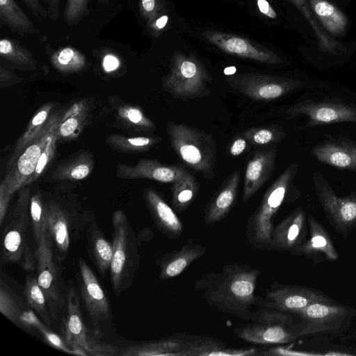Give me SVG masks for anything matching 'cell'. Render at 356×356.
<instances>
[{"label": "cell", "instance_id": "6da1fadb", "mask_svg": "<svg viewBox=\"0 0 356 356\" xmlns=\"http://www.w3.org/2000/svg\"><path fill=\"white\" fill-rule=\"evenodd\" d=\"M261 274L258 268L232 262L219 271L205 273L195 282V289L210 305L248 322L251 308L263 304V298L255 294Z\"/></svg>", "mask_w": 356, "mask_h": 356}, {"label": "cell", "instance_id": "7a4b0ae2", "mask_svg": "<svg viewBox=\"0 0 356 356\" xmlns=\"http://www.w3.org/2000/svg\"><path fill=\"white\" fill-rule=\"evenodd\" d=\"M111 221L113 255L110 277L113 290L119 296L132 284L139 267L140 255L134 229L124 211H114Z\"/></svg>", "mask_w": 356, "mask_h": 356}, {"label": "cell", "instance_id": "3957f363", "mask_svg": "<svg viewBox=\"0 0 356 356\" xmlns=\"http://www.w3.org/2000/svg\"><path fill=\"white\" fill-rule=\"evenodd\" d=\"M15 207L5 218V227L2 233L1 261L4 264H17L26 271L36 266V259L26 243L30 219L31 191L24 187Z\"/></svg>", "mask_w": 356, "mask_h": 356}, {"label": "cell", "instance_id": "277c9868", "mask_svg": "<svg viewBox=\"0 0 356 356\" xmlns=\"http://www.w3.org/2000/svg\"><path fill=\"white\" fill-rule=\"evenodd\" d=\"M297 171L298 164H291L267 189L260 204L248 220L246 238L255 248L270 250L273 219L286 198Z\"/></svg>", "mask_w": 356, "mask_h": 356}, {"label": "cell", "instance_id": "5b68a950", "mask_svg": "<svg viewBox=\"0 0 356 356\" xmlns=\"http://www.w3.org/2000/svg\"><path fill=\"white\" fill-rule=\"evenodd\" d=\"M167 134L179 157L207 179L214 177L217 147L215 140L204 131L184 124L169 122Z\"/></svg>", "mask_w": 356, "mask_h": 356}, {"label": "cell", "instance_id": "8992f818", "mask_svg": "<svg viewBox=\"0 0 356 356\" xmlns=\"http://www.w3.org/2000/svg\"><path fill=\"white\" fill-rule=\"evenodd\" d=\"M291 314L260 306L248 323L235 327L234 334L241 340L255 345L287 343L298 339Z\"/></svg>", "mask_w": 356, "mask_h": 356}, {"label": "cell", "instance_id": "52a82bcc", "mask_svg": "<svg viewBox=\"0 0 356 356\" xmlns=\"http://www.w3.org/2000/svg\"><path fill=\"white\" fill-rule=\"evenodd\" d=\"M356 311L334 302H316L309 305L299 314L295 323L298 337L325 332H339L346 328Z\"/></svg>", "mask_w": 356, "mask_h": 356}, {"label": "cell", "instance_id": "ba28073f", "mask_svg": "<svg viewBox=\"0 0 356 356\" xmlns=\"http://www.w3.org/2000/svg\"><path fill=\"white\" fill-rule=\"evenodd\" d=\"M62 113L54 112L39 134L17 156L14 163L7 168L1 184L10 195L25 186L33 174L40 156L49 136L57 129Z\"/></svg>", "mask_w": 356, "mask_h": 356}, {"label": "cell", "instance_id": "9c48e42d", "mask_svg": "<svg viewBox=\"0 0 356 356\" xmlns=\"http://www.w3.org/2000/svg\"><path fill=\"white\" fill-rule=\"evenodd\" d=\"M312 181L327 220L338 234L347 238L356 228V193L353 192L343 197L337 196L319 172L314 173Z\"/></svg>", "mask_w": 356, "mask_h": 356}, {"label": "cell", "instance_id": "30bf717a", "mask_svg": "<svg viewBox=\"0 0 356 356\" xmlns=\"http://www.w3.org/2000/svg\"><path fill=\"white\" fill-rule=\"evenodd\" d=\"M45 208L46 239L56 258L63 260L67 257L71 243L78 239L89 220L75 217L56 200H45Z\"/></svg>", "mask_w": 356, "mask_h": 356}, {"label": "cell", "instance_id": "8fae6325", "mask_svg": "<svg viewBox=\"0 0 356 356\" xmlns=\"http://www.w3.org/2000/svg\"><path fill=\"white\" fill-rule=\"evenodd\" d=\"M209 76L197 61L186 57L174 60L170 73L163 78V89L175 98L193 99L209 93Z\"/></svg>", "mask_w": 356, "mask_h": 356}, {"label": "cell", "instance_id": "7c38bea8", "mask_svg": "<svg viewBox=\"0 0 356 356\" xmlns=\"http://www.w3.org/2000/svg\"><path fill=\"white\" fill-rule=\"evenodd\" d=\"M66 316L64 320V337L68 346L79 355H111L113 349L90 340L80 309L78 295L70 285L66 298Z\"/></svg>", "mask_w": 356, "mask_h": 356}, {"label": "cell", "instance_id": "4fadbf2b", "mask_svg": "<svg viewBox=\"0 0 356 356\" xmlns=\"http://www.w3.org/2000/svg\"><path fill=\"white\" fill-rule=\"evenodd\" d=\"M232 88L257 101H271L283 97L302 86L298 80L286 77L247 74L228 79Z\"/></svg>", "mask_w": 356, "mask_h": 356}, {"label": "cell", "instance_id": "5bb4252c", "mask_svg": "<svg viewBox=\"0 0 356 356\" xmlns=\"http://www.w3.org/2000/svg\"><path fill=\"white\" fill-rule=\"evenodd\" d=\"M289 118L300 115L309 117L307 126L356 122V105L341 99L315 102L305 99L284 111Z\"/></svg>", "mask_w": 356, "mask_h": 356}, {"label": "cell", "instance_id": "9a60e30c", "mask_svg": "<svg viewBox=\"0 0 356 356\" xmlns=\"http://www.w3.org/2000/svg\"><path fill=\"white\" fill-rule=\"evenodd\" d=\"M263 299L261 306L295 315L312 303L334 302L324 293L313 289L278 282L269 286Z\"/></svg>", "mask_w": 356, "mask_h": 356}, {"label": "cell", "instance_id": "2e32d148", "mask_svg": "<svg viewBox=\"0 0 356 356\" xmlns=\"http://www.w3.org/2000/svg\"><path fill=\"white\" fill-rule=\"evenodd\" d=\"M34 254L38 284L44 293L51 315H55L66 301L59 286L58 273L53 259L54 255L46 238L38 245Z\"/></svg>", "mask_w": 356, "mask_h": 356}, {"label": "cell", "instance_id": "e0dca14e", "mask_svg": "<svg viewBox=\"0 0 356 356\" xmlns=\"http://www.w3.org/2000/svg\"><path fill=\"white\" fill-rule=\"evenodd\" d=\"M78 265L81 298L92 324L97 326L109 317V302L98 280L86 261L79 258Z\"/></svg>", "mask_w": 356, "mask_h": 356}, {"label": "cell", "instance_id": "ac0fdd59", "mask_svg": "<svg viewBox=\"0 0 356 356\" xmlns=\"http://www.w3.org/2000/svg\"><path fill=\"white\" fill-rule=\"evenodd\" d=\"M307 224L309 238L289 252L293 255L306 257L315 263L337 260L339 254L324 226L312 216L308 217Z\"/></svg>", "mask_w": 356, "mask_h": 356}, {"label": "cell", "instance_id": "d6986e66", "mask_svg": "<svg viewBox=\"0 0 356 356\" xmlns=\"http://www.w3.org/2000/svg\"><path fill=\"white\" fill-rule=\"evenodd\" d=\"M189 172L184 168L161 163L156 160L143 159L134 165L120 164L116 176L121 179H149L163 183H174Z\"/></svg>", "mask_w": 356, "mask_h": 356}, {"label": "cell", "instance_id": "ffe728a7", "mask_svg": "<svg viewBox=\"0 0 356 356\" xmlns=\"http://www.w3.org/2000/svg\"><path fill=\"white\" fill-rule=\"evenodd\" d=\"M203 35L207 40L228 54L268 64L282 63L280 58L274 53L245 38L216 31H207Z\"/></svg>", "mask_w": 356, "mask_h": 356}, {"label": "cell", "instance_id": "44dd1931", "mask_svg": "<svg viewBox=\"0 0 356 356\" xmlns=\"http://www.w3.org/2000/svg\"><path fill=\"white\" fill-rule=\"evenodd\" d=\"M312 152L323 163L356 172V141L343 136L330 138L315 145Z\"/></svg>", "mask_w": 356, "mask_h": 356}, {"label": "cell", "instance_id": "7402d4cb", "mask_svg": "<svg viewBox=\"0 0 356 356\" xmlns=\"http://www.w3.org/2000/svg\"><path fill=\"white\" fill-rule=\"evenodd\" d=\"M306 235L305 212L298 208L273 227L269 250L289 252L302 242Z\"/></svg>", "mask_w": 356, "mask_h": 356}, {"label": "cell", "instance_id": "603a6c76", "mask_svg": "<svg viewBox=\"0 0 356 356\" xmlns=\"http://www.w3.org/2000/svg\"><path fill=\"white\" fill-rule=\"evenodd\" d=\"M277 152L275 149L257 150L247 163L242 202H248L268 181L274 171Z\"/></svg>", "mask_w": 356, "mask_h": 356}, {"label": "cell", "instance_id": "cb8c5ba5", "mask_svg": "<svg viewBox=\"0 0 356 356\" xmlns=\"http://www.w3.org/2000/svg\"><path fill=\"white\" fill-rule=\"evenodd\" d=\"M143 198L157 229L169 239L179 238L184 226L175 209L151 188L143 190Z\"/></svg>", "mask_w": 356, "mask_h": 356}, {"label": "cell", "instance_id": "d4e9b609", "mask_svg": "<svg viewBox=\"0 0 356 356\" xmlns=\"http://www.w3.org/2000/svg\"><path fill=\"white\" fill-rule=\"evenodd\" d=\"M207 252V246L189 241L180 249L164 254L156 261L160 268L159 280H165L178 276Z\"/></svg>", "mask_w": 356, "mask_h": 356}, {"label": "cell", "instance_id": "484cf974", "mask_svg": "<svg viewBox=\"0 0 356 356\" xmlns=\"http://www.w3.org/2000/svg\"><path fill=\"white\" fill-rule=\"evenodd\" d=\"M239 179V171L234 172L211 198L205 209L206 225L216 223L227 215L237 198Z\"/></svg>", "mask_w": 356, "mask_h": 356}, {"label": "cell", "instance_id": "4316f807", "mask_svg": "<svg viewBox=\"0 0 356 356\" xmlns=\"http://www.w3.org/2000/svg\"><path fill=\"white\" fill-rule=\"evenodd\" d=\"M188 334L175 333L168 338L125 347L121 355L139 356H184Z\"/></svg>", "mask_w": 356, "mask_h": 356}, {"label": "cell", "instance_id": "83f0119b", "mask_svg": "<svg viewBox=\"0 0 356 356\" xmlns=\"http://www.w3.org/2000/svg\"><path fill=\"white\" fill-rule=\"evenodd\" d=\"M89 107L85 99H79L63 111L56 130L57 142H67L77 138L89 119Z\"/></svg>", "mask_w": 356, "mask_h": 356}, {"label": "cell", "instance_id": "f1b7e54d", "mask_svg": "<svg viewBox=\"0 0 356 356\" xmlns=\"http://www.w3.org/2000/svg\"><path fill=\"white\" fill-rule=\"evenodd\" d=\"M109 102L115 112L117 124L122 128L135 132H147L156 128L154 122L138 106L125 102L118 97H111Z\"/></svg>", "mask_w": 356, "mask_h": 356}, {"label": "cell", "instance_id": "f546056e", "mask_svg": "<svg viewBox=\"0 0 356 356\" xmlns=\"http://www.w3.org/2000/svg\"><path fill=\"white\" fill-rule=\"evenodd\" d=\"M89 257L102 277L110 273L113 255V243L104 236L95 221H91L87 231Z\"/></svg>", "mask_w": 356, "mask_h": 356}, {"label": "cell", "instance_id": "4dcf8cb0", "mask_svg": "<svg viewBox=\"0 0 356 356\" xmlns=\"http://www.w3.org/2000/svg\"><path fill=\"white\" fill-rule=\"evenodd\" d=\"M94 158L88 151L77 154L58 165L51 174V181H78L87 177L94 168Z\"/></svg>", "mask_w": 356, "mask_h": 356}, {"label": "cell", "instance_id": "1f68e13d", "mask_svg": "<svg viewBox=\"0 0 356 356\" xmlns=\"http://www.w3.org/2000/svg\"><path fill=\"white\" fill-rule=\"evenodd\" d=\"M313 13L323 29L334 36L346 33L348 21L346 15L326 0H308Z\"/></svg>", "mask_w": 356, "mask_h": 356}, {"label": "cell", "instance_id": "d6a6232c", "mask_svg": "<svg viewBox=\"0 0 356 356\" xmlns=\"http://www.w3.org/2000/svg\"><path fill=\"white\" fill-rule=\"evenodd\" d=\"M0 24L21 35L35 31L33 22L15 0H0Z\"/></svg>", "mask_w": 356, "mask_h": 356}, {"label": "cell", "instance_id": "836d02e7", "mask_svg": "<svg viewBox=\"0 0 356 356\" xmlns=\"http://www.w3.org/2000/svg\"><path fill=\"white\" fill-rule=\"evenodd\" d=\"M54 104L48 102L40 106L29 121L26 129L17 140L13 154L9 159L8 167L10 166L26 146L32 141L44 128L52 115Z\"/></svg>", "mask_w": 356, "mask_h": 356}, {"label": "cell", "instance_id": "e575fe53", "mask_svg": "<svg viewBox=\"0 0 356 356\" xmlns=\"http://www.w3.org/2000/svg\"><path fill=\"white\" fill-rule=\"evenodd\" d=\"M199 184L190 173L172 184L171 203L175 211L179 213L185 211L196 197Z\"/></svg>", "mask_w": 356, "mask_h": 356}, {"label": "cell", "instance_id": "d590c367", "mask_svg": "<svg viewBox=\"0 0 356 356\" xmlns=\"http://www.w3.org/2000/svg\"><path fill=\"white\" fill-rule=\"evenodd\" d=\"M161 140L155 137H129L121 134H111L106 137V142L112 149L128 154L146 152Z\"/></svg>", "mask_w": 356, "mask_h": 356}, {"label": "cell", "instance_id": "8d00e7d4", "mask_svg": "<svg viewBox=\"0 0 356 356\" xmlns=\"http://www.w3.org/2000/svg\"><path fill=\"white\" fill-rule=\"evenodd\" d=\"M0 55L22 70L33 71L36 68L37 63L31 53L13 40H1Z\"/></svg>", "mask_w": 356, "mask_h": 356}, {"label": "cell", "instance_id": "74e56055", "mask_svg": "<svg viewBox=\"0 0 356 356\" xmlns=\"http://www.w3.org/2000/svg\"><path fill=\"white\" fill-rule=\"evenodd\" d=\"M289 1L301 12L308 21L318 39V46L322 51L338 55L344 50L343 46L321 29L314 18L313 12L310 10L306 0Z\"/></svg>", "mask_w": 356, "mask_h": 356}, {"label": "cell", "instance_id": "f35d334b", "mask_svg": "<svg viewBox=\"0 0 356 356\" xmlns=\"http://www.w3.org/2000/svg\"><path fill=\"white\" fill-rule=\"evenodd\" d=\"M24 294L28 305L40 316L47 325H50V308L44 293L38 284L37 277H26Z\"/></svg>", "mask_w": 356, "mask_h": 356}, {"label": "cell", "instance_id": "ab89813d", "mask_svg": "<svg viewBox=\"0 0 356 356\" xmlns=\"http://www.w3.org/2000/svg\"><path fill=\"white\" fill-rule=\"evenodd\" d=\"M53 66L63 73H75L86 65L84 55L79 50L67 47L54 52L51 56Z\"/></svg>", "mask_w": 356, "mask_h": 356}, {"label": "cell", "instance_id": "60d3db41", "mask_svg": "<svg viewBox=\"0 0 356 356\" xmlns=\"http://www.w3.org/2000/svg\"><path fill=\"white\" fill-rule=\"evenodd\" d=\"M30 219L33 236L38 245L46 238L45 200L40 191H36L31 195Z\"/></svg>", "mask_w": 356, "mask_h": 356}, {"label": "cell", "instance_id": "b9f144b4", "mask_svg": "<svg viewBox=\"0 0 356 356\" xmlns=\"http://www.w3.org/2000/svg\"><path fill=\"white\" fill-rule=\"evenodd\" d=\"M243 136L251 144L262 146L281 141L285 133L280 127L270 126L248 129L243 132Z\"/></svg>", "mask_w": 356, "mask_h": 356}, {"label": "cell", "instance_id": "7bdbcfd3", "mask_svg": "<svg viewBox=\"0 0 356 356\" xmlns=\"http://www.w3.org/2000/svg\"><path fill=\"white\" fill-rule=\"evenodd\" d=\"M20 300L1 281L0 286V312L10 321L16 323L24 310Z\"/></svg>", "mask_w": 356, "mask_h": 356}, {"label": "cell", "instance_id": "ee69618b", "mask_svg": "<svg viewBox=\"0 0 356 356\" xmlns=\"http://www.w3.org/2000/svg\"><path fill=\"white\" fill-rule=\"evenodd\" d=\"M99 3L108 4L109 0H97ZM90 0H67L63 17L69 25L79 24L89 14L88 4Z\"/></svg>", "mask_w": 356, "mask_h": 356}, {"label": "cell", "instance_id": "f6af8a7d", "mask_svg": "<svg viewBox=\"0 0 356 356\" xmlns=\"http://www.w3.org/2000/svg\"><path fill=\"white\" fill-rule=\"evenodd\" d=\"M56 130L49 136L40 156L37 166L33 174L25 184V186L37 180L44 172L49 163L55 156L56 143L57 142ZM24 186V187H25Z\"/></svg>", "mask_w": 356, "mask_h": 356}, {"label": "cell", "instance_id": "bcb514c9", "mask_svg": "<svg viewBox=\"0 0 356 356\" xmlns=\"http://www.w3.org/2000/svg\"><path fill=\"white\" fill-rule=\"evenodd\" d=\"M38 331L40 332L44 341L50 346L63 352L75 354L74 350L68 346L65 340L50 330L45 325H42Z\"/></svg>", "mask_w": 356, "mask_h": 356}, {"label": "cell", "instance_id": "7dc6e473", "mask_svg": "<svg viewBox=\"0 0 356 356\" xmlns=\"http://www.w3.org/2000/svg\"><path fill=\"white\" fill-rule=\"evenodd\" d=\"M16 324L25 328L36 330L43 325L32 309H24L19 315Z\"/></svg>", "mask_w": 356, "mask_h": 356}, {"label": "cell", "instance_id": "c3c4849f", "mask_svg": "<svg viewBox=\"0 0 356 356\" xmlns=\"http://www.w3.org/2000/svg\"><path fill=\"white\" fill-rule=\"evenodd\" d=\"M24 79L17 76L13 71L0 66V87H8L16 83H21Z\"/></svg>", "mask_w": 356, "mask_h": 356}, {"label": "cell", "instance_id": "681fc988", "mask_svg": "<svg viewBox=\"0 0 356 356\" xmlns=\"http://www.w3.org/2000/svg\"><path fill=\"white\" fill-rule=\"evenodd\" d=\"M22 1L35 17L42 19L49 17L48 12L41 3L40 0Z\"/></svg>", "mask_w": 356, "mask_h": 356}, {"label": "cell", "instance_id": "f907efd6", "mask_svg": "<svg viewBox=\"0 0 356 356\" xmlns=\"http://www.w3.org/2000/svg\"><path fill=\"white\" fill-rule=\"evenodd\" d=\"M156 0H140V12L147 20L152 21L156 13Z\"/></svg>", "mask_w": 356, "mask_h": 356}, {"label": "cell", "instance_id": "816d5d0a", "mask_svg": "<svg viewBox=\"0 0 356 356\" xmlns=\"http://www.w3.org/2000/svg\"><path fill=\"white\" fill-rule=\"evenodd\" d=\"M11 198L3 186L0 185V225L2 226L6 216L8 207Z\"/></svg>", "mask_w": 356, "mask_h": 356}, {"label": "cell", "instance_id": "f5cc1de1", "mask_svg": "<svg viewBox=\"0 0 356 356\" xmlns=\"http://www.w3.org/2000/svg\"><path fill=\"white\" fill-rule=\"evenodd\" d=\"M44 4L49 17L53 22H56L59 17V7L60 0H41Z\"/></svg>", "mask_w": 356, "mask_h": 356}, {"label": "cell", "instance_id": "db71d44e", "mask_svg": "<svg viewBox=\"0 0 356 356\" xmlns=\"http://www.w3.org/2000/svg\"><path fill=\"white\" fill-rule=\"evenodd\" d=\"M247 147V140L245 137L236 138L231 144L229 152L234 156H238L243 153Z\"/></svg>", "mask_w": 356, "mask_h": 356}, {"label": "cell", "instance_id": "11a10c76", "mask_svg": "<svg viewBox=\"0 0 356 356\" xmlns=\"http://www.w3.org/2000/svg\"><path fill=\"white\" fill-rule=\"evenodd\" d=\"M119 65V60L114 55L108 54L104 58L103 67L105 71L108 72L115 70Z\"/></svg>", "mask_w": 356, "mask_h": 356}, {"label": "cell", "instance_id": "9f6ffc18", "mask_svg": "<svg viewBox=\"0 0 356 356\" xmlns=\"http://www.w3.org/2000/svg\"><path fill=\"white\" fill-rule=\"evenodd\" d=\"M257 6L261 13L270 18H275L277 14L266 0H257Z\"/></svg>", "mask_w": 356, "mask_h": 356}, {"label": "cell", "instance_id": "6f0895ef", "mask_svg": "<svg viewBox=\"0 0 356 356\" xmlns=\"http://www.w3.org/2000/svg\"><path fill=\"white\" fill-rule=\"evenodd\" d=\"M153 238L152 230L146 227L140 231L138 236H136V241L138 245H140L144 241H149Z\"/></svg>", "mask_w": 356, "mask_h": 356}, {"label": "cell", "instance_id": "680465c9", "mask_svg": "<svg viewBox=\"0 0 356 356\" xmlns=\"http://www.w3.org/2000/svg\"><path fill=\"white\" fill-rule=\"evenodd\" d=\"M168 19V16L166 15L161 16L156 20L155 26L159 29H163L167 24Z\"/></svg>", "mask_w": 356, "mask_h": 356}, {"label": "cell", "instance_id": "91938a15", "mask_svg": "<svg viewBox=\"0 0 356 356\" xmlns=\"http://www.w3.org/2000/svg\"><path fill=\"white\" fill-rule=\"evenodd\" d=\"M235 70H236V69L234 67H227L225 70V73L227 74H231L234 73Z\"/></svg>", "mask_w": 356, "mask_h": 356}]
</instances>
